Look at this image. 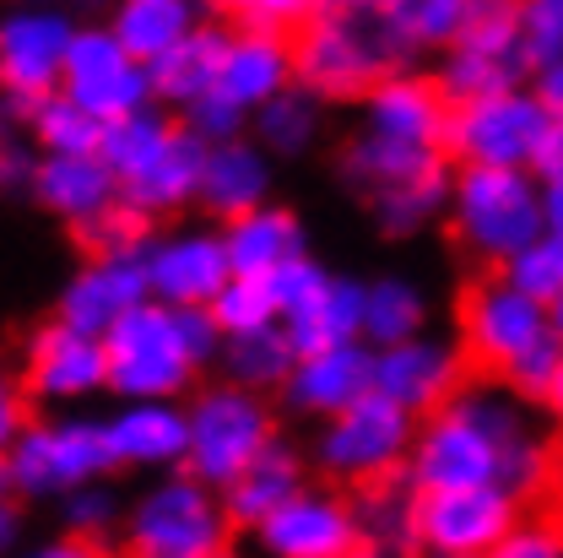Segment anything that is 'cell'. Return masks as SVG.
<instances>
[{
	"label": "cell",
	"mask_w": 563,
	"mask_h": 558,
	"mask_svg": "<svg viewBox=\"0 0 563 558\" xmlns=\"http://www.w3.org/2000/svg\"><path fill=\"white\" fill-rule=\"evenodd\" d=\"M401 478L412 493L504 489L526 504L542 483H553V445L537 428V407H526L509 385L466 380L433 418L418 423Z\"/></svg>",
	"instance_id": "obj_1"
},
{
	"label": "cell",
	"mask_w": 563,
	"mask_h": 558,
	"mask_svg": "<svg viewBox=\"0 0 563 558\" xmlns=\"http://www.w3.org/2000/svg\"><path fill=\"white\" fill-rule=\"evenodd\" d=\"M298 87L331 103H363L385 76L412 70V50L401 44L385 0H325L292 33Z\"/></svg>",
	"instance_id": "obj_2"
},
{
	"label": "cell",
	"mask_w": 563,
	"mask_h": 558,
	"mask_svg": "<svg viewBox=\"0 0 563 558\" xmlns=\"http://www.w3.org/2000/svg\"><path fill=\"white\" fill-rule=\"evenodd\" d=\"M444 222L472 261L504 272L531 239L548 233L542 179L531 168H455Z\"/></svg>",
	"instance_id": "obj_3"
},
{
	"label": "cell",
	"mask_w": 563,
	"mask_h": 558,
	"mask_svg": "<svg viewBox=\"0 0 563 558\" xmlns=\"http://www.w3.org/2000/svg\"><path fill=\"white\" fill-rule=\"evenodd\" d=\"M233 548V521L222 510V493L207 489L190 472L146 478L120 526V554L125 558H211Z\"/></svg>",
	"instance_id": "obj_4"
},
{
	"label": "cell",
	"mask_w": 563,
	"mask_h": 558,
	"mask_svg": "<svg viewBox=\"0 0 563 558\" xmlns=\"http://www.w3.org/2000/svg\"><path fill=\"white\" fill-rule=\"evenodd\" d=\"M185 407H190V461H185V472L217 493L239 472H250L282 439V418L272 396H255V391L228 385V380H201Z\"/></svg>",
	"instance_id": "obj_5"
},
{
	"label": "cell",
	"mask_w": 563,
	"mask_h": 558,
	"mask_svg": "<svg viewBox=\"0 0 563 558\" xmlns=\"http://www.w3.org/2000/svg\"><path fill=\"white\" fill-rule=\"evenodd\" d=\"M412 439L418 418L401 413L396 402H385L379 391L347 407L342 418L314 423L309 439V467L320 472V483L331 489H374V483H396L412 461Z\"/></svg>",
	"instance_id": "obj_6"
},
{
	"label": "cell",
	"mask_w": 563,
	"mask_h": 558,
	"mask_svg": "<svg viewBox=\"0 0 563 558\" xmlns=\"http://www.w3.org/2000/svg\"><path fill=\"white\" fill-rule=\"evenodd\" d=\"M109 396L114 402H190L201 385V363L185 342L179 309L146 298L109 337Z\"/></svg>",
	"instance_id": "obj_7"
},
{
	"label": "cell",
	"mask_w": 563,
	"mask_h": 558,
	"mask_svg": "<svg viewBox=\"0 0 563 558\" xmlns=\"http://www.w3.org/2000/svg\"><path fill=\"white\" fill-rule=\"evenodd\" d=\"M5 472H11L16 504L22 499H55L60 504L66 493L87 489V483H109L120 467H114L103 418H92V413H38L22 428L16 450L5 456Z\"/></svg>",
	"instance_id": "obj_8"
},
{
	"label": "cell",
	"mask_w": 563,
	"mask_h": 558,
	"mask_svg": "<svg viewBox=\"0 0 563 558\" xmlns=\"http://www.w3.org/2000/svg\"><path fill=\"white\" fill-rule=\"evenodd\" d=\"M428 76L439 81L450 109L509 92V87H526L531 66H526V50H520V0H472L461 39L433 61Z\"/></svg>",
	"instance_id": "obj_9"
},
{
	"label": "cell",
	"mask_w": 563,
	"mask_h": 558,
	"mask_svg": "<svg viewBox=\"0 0 563 558\" xmlns=\"http://www.w3.org/2000/svg\"><path fill=\"white\" fill-rule=\"evenodd\" d=\"M548 125L553 114L526 81L477 103H455L444 125V157L450 168H531Z\"/></svg>",
	"instance_id": "obj_10"
},
{
	"label": "cell",
	"mask_w": 563,
	"mask_h": 558,
	"mask_svg": "<svg viewBox=\"0 0 563 558\" xmlns=\"http://www.w3.org/2000/svg\"><path fill=\"white\" fill-rule=\"evenodd\" d=\"M16 385L44 413H87V402L109 396V352L98 337H81L49 315L22 337Z\"/></svg>",
	"instance_id": "obj_11"
},
{
	"label": "cell",
	"mask_w": 563,
	"mask_h": 558,
	"mask_svg": "<svg viewBox=\"0 0 563 558\" xmlns=\"http://www.w3.org/2000/svg\"><path fill=\"white\" fill-rule=\"evenodd\" d=\"M455 337H461V348H466L472 363L504 374L531 348H542L553 337V315H548V304L526 298L504 272H488L483 282L466 287V298H461V331Z\"/></svg>",
	"instance_id": "obj_12"
},
{
	"label": "cell",
	"mask_w": 563,
	"mask_h": 558,
	"mask_svg": "<svg viewBox=\"0 0 563 558\" xmlns=\"http://www.w3.org/2000/svg\"><path fill=\"white\" fill-rule=\"evenodd\" d=\"M76 33L66 6H0V98L38 103L60 92Z\"/></svg>",
	"instance_id": "obj_13"
},
{
	"label": "cell",
	"mask_w": 563,
	"mask_h": 558,
	"mask_svg": "<svg viewBox=\"0 0 563 558\" xmlns=\"http://www.w3.org/2000/svg\"><path fill=\"white\" fill-rule=\"evenodd\" d=\"M141 266H146V287L157 304L168 309H211V298L233 282V261H228V244H222V228L217 222H168V228H152L146 250H141Z\"/></svg>",
	"instance_id": "obj_14"
},
{
	"label": "cell",
	"mask_w": 563,
	"mask_h": 558,
	"mask_svg": "<svg viewBox=\"0 0 563 558\" xmlns=\"http://www.w3.org/2000/svg\"><path fill=\"white\" fill-rule=\"evenodd\" d=\"M76 109H87L98 125H114L125 114L152 109V66H141L136 55L109 33V22H81L76 44L66 61V81H60Z\"/></svg>",
	"instance_id": "obj_15"
},
{
	"label": "cell",
	"mask_w": 563,
	"mask_h": 558,
	"mask_svg": "<svg viewBox=\"0 0 563 558\" xmlns=\"http://www.w3.org/2000/svg\"><path fill=\"white\" fill-rule=\"evenodd\" d=\"M526 504L504 489L418 493V558H483L526 515Z\"/></svg>",
	"instance_id": "obj_16"
},
{
	"label": "cell",
	"mask_w": 563,
	"mask_h": 558,
	"mask_svg": "<svg viewBox=\"0 0 563 558\" xmlns=\"http://www.w3.org/2000/svg\"><path fill=\"white\" fill-rule=\"evenodd\" d=\"M250 543L261 558H347L352 548H363V521L347 489L309 483L272 521H261Z\"/></svg>",
	"instance_id": "obj_17"
},
{
	"label": "cell",
	"mask_w": 563,
	"mask_h": 558,
	"mask_svg": "<svg viewBox=\"0 0 563 558\" xmlns=\"http://www.w3.org/2000/svg\"><path fill=\"white\" fill-rule=\"evenodd\" d=\"M472 380V358L455 331H422L412 342L374 352V391L412 418H433Z\"/></svg>",
	"instance_id": "obj_18"
},
{
	"label": "cell",
	"mask_w": 563,
	"mask_h": 558,
	"mask_svg": "<svg viewBox=\"0 0 563 558\" xmlns=\"http://www.w3.org/2000/svg\"><path fill=\"white\" fill-rule=\"evenodd\" d=\"M146 298H152V287H146L141 255H87L55 293V320L103 342Z\"/></svg>",
	"instance_id": "obj_19"
},
{
	"label": "cell",
	"mask_w": 563,
	"mask_h": 558,
	"mask_svg": "<svg viewBox=\"0 0 563 558\" xmlns=\"http://www.w3.org/2000/svg\"><path fill=\"white\" fill-rule=\"evenodd\" d=\"M103 434H109L120 472L168 478V472H185L190 461V407L185 402H114L103 418Z\"/></svg>",
	"instance_id": "obj_20"
},
{
	"label": "cell",
	"mask_w": 563,
	"mask_h": 558,
	"mask_svg": "<svg viewBox=\"0 0 563 558\" xmlns=\"http://www.w3.org/2000/svg\"><path fill=\"white\" fill-rule=\"evenodd\" d=\"M363 396H374V348L368 342H342V348L303 352L282 385V407L292 418L331 423Z\"/></svg>",
	"instance_id": "obj_21"
},
{
	"label": "cell",
	"mask_w": 563,
	"mask_h": 558,
	"mask_svg": "<svg viewBox=\"0 0 563 558\" xmlns=\"http://www.w3.org/2000/svg\"><path fill=\"white\" fill-rule=\"evenodd\" d=\"M444 125H450V98L439 92L433 76L422 70H396L385 76L363 103H357V131L418 152H444Z\"/></svg>",
	"instance_id": "obj_22"
},
{
	"label": "cell",
	"mask_w": 563,
	"mask_h": 558,
	"mask_svg": "<svg viewBox=\"0 0 563 558\" xmlns=\"http://www.w3.org/2000/svg\"><path fill=\"white\" fill-rule=\"evenodd\" d=\"M27 196L44 217L81 233L87 222H98L103 211L120 207V179L109 174L103 157H38Z\"/></svg>",
	"instance_id": "obj_23"
},
{
	"label": "cell",
	"mask_w": 563,
	"mask_h": 558,
	"mask_svg": "<svg viewBox=\"0 0 563 558\" xmlns=\"http://www.w3.org/2000/svg\"><path fill=\"white\" fill-rule=\"evenodd\" d=\"M277 201V163L266 157V146L255 136L228 141V146H211L207 152V179H201V211L207 222H233L255 207H272Z\"/></svg>",
	"instance_id": "obj_24"
},
{
	"label": "cell",
	"mask_w": 563,
	"mask_h": 558,
	"mask_svg": "<svg viewBox=\"0 0 563 558\" xmlns=\"http://www.w3.org/2000/svg\"><path fill=\"white\" fill-rule=\"evenodd\" d=\"M287 87H298L292 39H282V33H228L222 81H217V92L228 103H239L244 114H261Z\"/></svg>",
	"instance_id": "obj_25"
},
{
	"label": "cell",
	"mask_w": 563,
	"mask_h": 558,
	"mask_svg": "<svg viewBox=\"0 0 563 558\" xmlns=\"http://www.w3.org/2000/svg\"><path fill=\"white\" fill-rule=\"evenodd\" d=\"M207 141H196L185 125H179V136L174 146L146 168L136 174L131 185H120V201L146 217V222H174V217H185L190 207H201V179H207Z\"/></svg>",
	"instance_id": "obj_26"
},
{
	"label": "cell",
	"mask_w": 563,
	"mask_h": 558,
	"mask_svg": "<svg viewBox=\"0 0 563 558\" xmlns=\"http://www.w3.org/2000/svg\"><path fill=\"white\" fill-rule=\"evenodd\" d=\"M222 244H228L233 277H272L287 261L314 255L303 217L287 201H272V207H255L244 217H233V222H222Z\"/></svg>",
	"instance_id": "obj_27"
},
{
	"label": "cell",
	"mask_w": 563,
	"mask_h": 558,
	"mask_svg": "<svg viewBox=\"0 0 563 558\" xmlns=\"http://www.w3.org/2000/svg\"><path fill=\"white\" fill-rule=\"evenodd\" d=\"M303 489H309V450L282 434L250 472H239V478L222 489V510H228L233 532H255L261 521H272L282 504Z\"/></svg>",
	"instance_id": "obj_28"
},
{
	"label": "cell",
	"mask_w": 563,
	"mask_h": 558,
	"mask_svg": "<svg viewBox=\"0 0 563 558\" xmlns=\"http://www.w3.org/2000/svg\"><path fill=\"white\" fill-rule=\"evenodd\" d=\"M207 0H114L109 6V33L136 55L141 66H157L196 28H207Z\"/></svg>",
	"instance_id": "obj_29"
},
{
	"label": "cell",
	"mask_w": 563,
	"mask_h": 558,
	"mask_svg": "<svg viewBox=\"0 0 563 558\" xmlns=\"http://www.w3.org/2000/svg\"><path fill=\"white\" fill-rule=\"evenodd\" d=\"M228 33H233V28H222V22L211 17L207 28H196L179 50H168V55L152 66V98H157L168 114H185L190 103H201V98L217 92L222 55H228Z\"/></svg>",
	"instance_id": "obj_30"
},
{
	"label": "cell",
	"mask_w": 563,
	"mask_h": 558,
	"mask_svg": "<svg viewBox=\"0 0 563 558\" xmlns=\"http://www.w3.org/2000/svg\"><path fill=\"white\" fill-rule=\"evenodd\" d=\"M433 331V293L412 272H379L363 293V342L374 352Z\"/></svg>",
	"instance_id": "obj_31"
},
{
	"label": "cell",
	"mask_w": 563,
	"mask_h": 558,
	"mask_svg": "<svg viewBox=\"0 0 563 558\" xmlns=\"http://www.w3.org/2000/svg\"><path fill=\"white\" fill-rule=\"evenodd\" d=\"M450 185H455V168L439 163V168H422L418 179H401V185L368 196L363 207H368V222L385 239L407 244V239H422L428 228H439L450 217Z\"/></svg>",
	"instance_id": "obj_32"
},
{
	"label": "cell",
	"mask_w": 563,
	"mask_h": 558,
	"mask_svg": "<svg viewBox=\"0 0 563 558\" xmlns=\"http://www.w3.org/2000/svg\"><path fill=\"white\" fill-rule=\"evenodd\" d=\"M439 163H450V157L444 152H418V146H396V141H379L352 125V136L336 152V179L357 201H368V196H379V190H390L401 179H418L422 168H439Z\"/></svg>",
	"instance_id": "obj_33"
},
{
	"label": "cell",
	"mask_w": 563,
	"mask_h": 558,
	"mask_svg": "<svg viewBox=\"0 0 563 558\" xmlns=\"http://www.w3.org/2000/svg\"><path fill=\"white\" fill-rule=\"evenodd\" d=\"M363 293H368V277L336 272L331 287L309 309H298L292 320H282V331L298 348V358L303 352H320V348H342V342H363Z\"/></svg>",
	"instance_id": "obj_34"
},
{
	"label": "cell",
	"mask_w": 563,
	"mask_h": 558,
	"mask_svg": "<svg viewBox=\"0 0 563 558\" xmlns=\"http://www.w3.org/2000/svg\"><path fill=\"white\" fill-rule=\"evenodd\" d=\"M250 136L266 146L272 163H303L325 141V103L303 87H287L261 114H250Z\"/></svg>",
	"instance_id": "obj_35"
},
{
	"label": "cell",
	"mask_w": 563,
	"mask_h": 558,
	"mask_svg": "<svg viewBox=\"0 0 563 558\" xmlns=\"http://www.w3.org/2000/svg\"><path fill=\"white\" fill-rule=\"evenodd\" d=\"M292 363H298V348L287 342V331L266 326V331H250V337H228L222 342V352H217V380L244 385L255 396H282Z\"/></svg>",
	"instance_id": "obj_36"
},
{
	"label": "cell",
	"mask_w": 563,
	"mask_h": 558,
	"mask_svg": "<svg viewBox=\"0 0 563 558\" xmlns=\"http://www.w3.org/2000/svg\"><path fill=\"white\" fill-rule=\"evenodd\" d=\"M174 136H179V114H168L163 103H152V109H141V114H125V120L103 125L98 157L109 163V174H114L120 185H131L136 174H146V168L174 146Z\"/></svg>",
	"instance_id": "obj_37"
},
{
	"label": "cell",
	"mask_w": 563,
	"mask_h": 558,
	"mask_svg": "<svg viewBox=\"0 0 563 558\" xmlns=\"http://www.w3.org/2000/svg\"><path fill=\"white\" fill-rule=\"evenodd\" d=\"M352 504H357V521H363V543L390 548V554H418V493L407 478L374 483Z\"/></svg>",
	"instance_id": "obj_38"
},
{
	"label": "cell",
	"mask_w": 563,
	"mask_h": 558,
	"mask_svg": "<svg viewBox=\"0 0 563 558\" xmlns=\"http://www.w3.org/2000/svg\"><path fill=\"white\" fill-rule=\"evenodd\" d=\"M27 141L38 157H98L103 125L87 109H76L66 92H49V98H38V109L27 120Z\"/></svg>",
	"instance_id": "obj_39"
},
{
	"label": "cell",
	"mask_w": 563,
	"mask_h": 558,
	"mask_svg": "<svg viewBox=\"0 0 563 558\" xmlns=\"http://www.w3.org/2000/svg\"><path fill=\"white\" fill-rule=\"evenodd\" d=\"M385 11H390L401 44H407L412 61H418V55H444V50L461 39L472 0H385Z\"/></svg>",
	"instance_id": "obj_40"
},
{
	"label": "cell",
	"mask_w": 563,
	"mask_h": 558,
	"mask_svg": "<svg viewBox=\"0 0 563 558\" xmlns=\"http://www.w3.org/2000/svg\"><path fill=\"white\" fill-rule=\"evenodd\" d=\"M211 320H217L222 342H228V337L266 331V326H282L277 298H272L266 277H233L222 293H217V298H211Z\"/></svg>",
	"instance_id": "obj_41"
},
{
	"label": "cell",
	"mask_w": 563,
	"mask_h": 558,
	"mask_svg": "<svg viewBox=\"0 0 563 558\" xmlns=\"http://www.w3.org/2000/svg\"><path fill=\"white\" fill-rule=\"evenodd\" d=\"M207 6L233 33H282V39H292L325 0H207Z\"/></svg>",
	"instance_id": "obj_42"
},
{
	"label": "cell",
	"mask_w": 563,
	"mask_h": 558,
	"mask_svg": "<svg viewBox=\"0 0 563 558\" xmlns=\"http://www.w3.org/2000/svg\"><path fill=\"white\" fill-rule=\"evenodd\" d=\"M125 504H131V499L114 489V478H109V483H87V489H76L60 499V526H66V537L103 543L109 532L125 526Z\"/></svg>",
	"instance_id": "obj_43"
},
{
	"label": "cell",
	"mask_w": 563,
	"mask_h": 558,
	"mask_svg": "<svg viewBox=\"0 0 563 558\" xmlns=\"http://www.w3.org/2000/svg\"><path fill=\"white\" fill-rule=\"evenodd\" d=\"M504 277L515 282L526 298H537V304H548V309H553V304L563 298V233L548 228L542 239H531V244L504 266Z\"/></svg>",
	"instance_id": "obj_44"
},
{
	"label": "cell",
	"mask_w": 563,
	"mask_h": 558,
	"mask_svg": "<svg viewBox=\"0 0 563 558\" xmlns=\"http://www.w3.org/2000/svg\"><path fill=\"white\" fill-rule=\"evenodd\" d=\"M520 50L531 76L563 61V0H520Z\"/></svg>",
	"instance_id": "obj_45"
},
{
	"label": "cell",
	"mask_w": 563,
	"mask_h": 558,
	"mask_svg": "<svg viewBox=\"0 0 563 558\" xmlns=\"http://www.w3.org/2000/svg\"><path fill=\"white\" fill-rule=\"evenodd\" d=\"M331 277H336V272H331L320 255H298V261H287L282 272H272L266 287H272V298H277V315L292 320L298 309H309V304L331 287Z\"/></svg>",
	"instance_id": "obj_46"
},
{
	"label": "cell",
	"mask_w": 563,
	"mask_h": 558,
	"mask_svg": "<svg viewBox=\"0 0 563 558\" xmlns=\"http://www.w3.org/2000/svg\"><path fill=\"white\" fill-rule=\"evenodd\" d=\"M76 239H81V250H87V255H141V250H146V239H152V222L136 217V211L120 201L114 211H103L98 222H87Z\"/></svg>",
	"instance_id": "obj_47"
},
{
	"label": "cell",
	"mask_w": 563,
	"mask_h": 558,
	"mask_svg": "<svg viewBox=\"0 0 563 558\" xmlns=\"http://www.w3.org/2000/svg\"><path fill=\"white\" fill-rule=\"evenodd\" d=\"M179 125H185L196 141H207V146H228V141L250 136V114H244L239 103H228L222 92H211V98H201V103H190V109L179 114Z\"/></svg>",
	"instance_id": "obj_48"
},
{
	"label": "cell",
	"mask_w": 563,
	"mask_h": 558,
	"mask_svg": "<svg viewBox=\"0 0 563 558\" xmlns=\"http://www.w3.org/2000/svg\"><path fill=\"white\" fill-rule=\"evenodd\" d=\"M559 352H563V342L559 337H548L542 348H531L515 369H504L498 374V385H509L526 407H537L542 413V402H548V385H553V369H559Z\"/></svg>",
	"instance_id": "obj_49"
},
{
	"label": "cell",
	"mask_w": 563,
	"mask_h": 558,
	"mask_svg": "<svg viewBox=\"0 0 563 558\" xmlns=\"http://www.w3.org/2000/svg\"><path fill=\"white\" fill-rule=\"evenodd\" d=\"M483 558H563V526L559 521H537V515H526L493 554Z\"/></svg>",
	"instance_id": "obj_50"
},
{
	"label": "cell",
	"mask_w": 563,
	"mask_h": 558,
	"mask_svg": "<svg viewBox=\"0 0 563 558\" xmlns=\"http://www.w3.org/2000/svg\"><path fill=\"white\" fill-rule=\"evenodd\" d=\"M33 168H38V152H33V141L22 136H0V196H27V185H33Z\"/></svg>",
	"instance_id": "obj_51"
},
{
	"label": "cell",
	"mask_w": 563,
	"mask_h": 558,
	"mask_svg": "<svg viewBox=\"0 0 563 558\" xmlns=\"http://www.w3.org/2000/svg\"><path fill=\"white\" fill-rule=\"evenodd\" d=\"M27 423H33V402L22 396L16 374H0V467H5V456L16 450V439H22Z\"/></svg>",
	"instance_id": "obj_52"
},
{
	"label": "cell",
	"mask_w": 563,
	"mask_h": 558,
	"mask_svg": "<svg viewBox=\"0 0 563 558\" xmlns=\"http://www.w3.org/2000/svg\"><path fill=\"white\" fill-rule=\"evenodd\" d=\"M16 558H109L103 554V543H87V537H44V543H33V548H22Z\"/></svg>",
	"instance_id": "obj_53"
},
{
	"label": "cell",
	"mask_w": 563,
	"mask_h": 558,
	"mask_svg": "<svg viewBox=\"0 0 563 558\" xmlns=\"http://www.w3.org/2000/svg\"><path fill=\"white\" fill-rule=\"evenodd\" d=\"M531 174H537V179H553V174H563V120H553V125H548V136H542L537 157H531Z\"/></svg>",
	"instance_id": "obj_54"
},
{
	"label": "cell",
	"mask_w": 563,
	"mask_h": 558,
	"mask_svg": "<svg viewBox=\"0 0 563 558\" xmlns=\"http://www.w3.org/2000/svg\"><path fill=\"white\" fill-rule=\"evenodd\" d=\"M531 92L548 103L553 120H563V61L559 66H548V70H537V76H531Z\"/></svg>",
	"instance_id": "obj_55"
},
{
	"label": "cell",
	"mask_w": 563,
	"mask_h": 558,
	"mask_svg": "<svg viewBox=\"0 0 563 558\" xmlns=\"http://www.w3.org/2000/svg\"><path fill=\"white\" fill-rule=\"evenodd\" d=\"M16 543H22V504L0 499V558H16Z\"/></svg>",
	"instance_id": "obj_56"
},
{
	"label": "cell",
	"mask_w": 563,
	"mask_h": 558,
	"mask_svg": "<svg viewBox=\"0 0 563 558\" xmlns=\"http://www.w3.org/2000/svg\"><path fill=\"white\" fill-rule=\"evenodd\" d=\"M542 217H548L553 233H563V174L542 179Z\"/></svg>",
	"instance_id": "obj_57"
},
{
	"label": "cell",
	"mask_w": 563,
	"mask_h": 558,
	"mask_svg": "<svg viewBox=\"0 0 563 558\" xmlns=\"http://www.w3.org/2000/svg\"><path fill=\"white\" fill-rule=\"evenodd\" d=\"M542 413L563 428V352H559V369H553V385H548V402H542Z\"/></svg>",
	"instance_id": "obj_58"
},
{
	"label": "cell",
	"mask_w": 563,
	"mask_h": 558,
	"mask_svg": "<svg viewBox=\"0 0 563 558\" xmlns=\"http://www.w3.org/2000/svg\"><path fill=\"white\" fill-rule=\"evenodd\" d=\"M347 558H401V554H390V548H374V543H363V548H352Z\"/></svg>",
	"instance_id": "obj_59"
},
{
	"label": "cell",
	"mask_w": 563,
	"mask_h": 558,
	"mask_svg": "<svg viewBox=\"0 0 563 558\" xmlns=\"http://www.w3.org/2000/svg\"><path fill=\"white\" fill-rule=\"evenodd\" d=\"M553 483L563 489V445H553Z\"/></svg>",
	"instance_id": "obj_60"
},
{
	"label": "cell",
	"mask_w": 563,
	"mask_h": 558,
	"mask_svg": "<svg viewBox=\"0 0 563 558\" xmlns=\"http://www.w3.org/2000/svg\"><path fill=\"white\" fill-rule=\"evenodd\" d=\"M548 315H553V337H559V342H563V298H559V304H553V309H548Z\"/></svg>",
	"instance_id": "obj_61"
},
{
	"label": "cell",
	"mask_w": 563,
	"mask_h": 558,
	"mask_svg": "<svg viewBox=\"0 0 563 558\" xmlns=\"http://www.w3.org/2000/svg\"><path fill=\"white\" fill-rule=\"evenodd\" d=\"M5 6H66V0H5Z\"/></svg>",
	"instance_id": "obj_62"
},
{
	"label": "cell",
	"mask_w": 563,
	"mask_h": 558,
	"mask_svg": "<svg viewBox=\"0 0 563 558\" xmlns=\"http://www.w3.org/2000/svg\"><path fill=\"white\" fill-rule=\"evenodd\" d=\"M211 558H244V554L239 548H222V554H211Z\"/></svg>",
	"instance_id": "obj_63"
},
{
	"label": "cell",
	"mask_w": 563,
	"mask_h": 558,
	"mask_svg": "<svg viewBox=\"0 0 563 558\" xmlns=\"http://www.w3.org/2000/svg\"><path fill=\"white\" fill-rule=\"evenodd\" d=\"M0 136H5V125H0Z\"/></svg>",
	"instance_id": "obj_64"
}]
</instances>
